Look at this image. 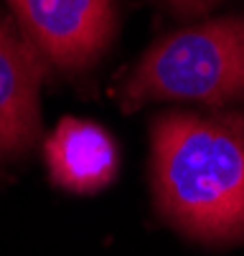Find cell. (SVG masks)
<instances>
[{
    "mask_svg": "<svg viewBox=\"0 0 244 256\" xmlns=\"http://www.w3.org/2000/svg\"><path fill=\"white\" fill-rule=\"evenodd\" d=\"M160 213L201 241L244 236V122L170 112L153 124Z\"/></svg>",
    "mask_w": 244,
    "mask_h": 256,
    "instance_id": "1",
    "label": "cell"
},
{
    "mask_svg": "<svg viewBox=\"0 0 244 256\" xmlns=\"http://www.w3.org/2000/svg\"><path fill=\"white\" fill-rule=\"evenodd\" d=\"M244 99V20L214 18L150 46L125 84V102H198L224 106Z\"/></svg>",
    "mask_w": 244,
    "mask_h": 256,
    "instance_id": "2",
    "label": "cell"
},
{
    "mask_svg": "<svg viewBox=\"0 0 244 256\" xmlns=\"http://www.w3.org/2000/svg\"><path fill=\"white\" fill-rule=\"evenodd\" d=\"M26 38L54 66L87 68L115 30L112 0H8Z\"/></svg>",
    "mask_w": 244,
    "mask_h": 256,
    "instance_id": "3",
    "label": "cell"
},
{
    "mask_svg": "<svg viewBox=\"0 0 244 256\" xmlns=\"http://www.w3.org/2000/svg\"><path fill=\"white\" fill-rule=\"evenodd\" d=\"M39 51L0 18V155L26 152L39 137Z\"/></svg>",
    "mask_w": 244,
    "mask_h": 256,
    "instance_id": "4",
    "label": "cell"
},
{
    "mask_svg": "<svg viewBox=\"0 0 244 256\" xmlns=\"http://www.w3.org/2000/svg\"><path fill=\"white\" fill-rule=\"evenodd\" d=\"M51 180L69 193H97L110 186L120 168L112 134L87 120L64 117L46 140Z\"/></svg>",
    "mask_w": 244,
    "mask_h": 256,
    "instance_id": "5",
    "label": "cell"
},
{
    "mask_svg": "<svg viewBox=\"0 0 244 256\" xmlns=\"http://www.w3.org/2000/svg\"><path fill=\"white\" fill-rule=\"evenodd\" d=\"M173 8L178 10H186V13H196V10H206L208 6L219 3V0H168Z\"/></svg>",
    "mask_w": 244,
    "mask_h": 256,
    "instance_id": "6",
    "label": "cell"
}]
</instances>
